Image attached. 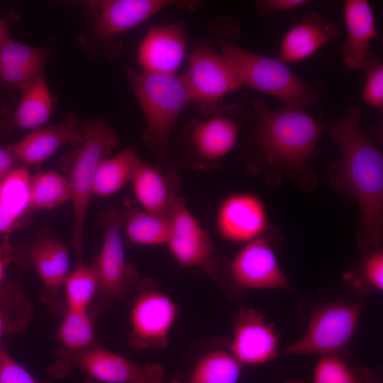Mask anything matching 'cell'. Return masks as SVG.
Wrapping results in <instances>:
<instances>
[{
    "label": "cell",
    "mask_w": 383,
    "mask_h": 383,
    "mask_svg": "<svg viewBox=\"0 0 383 383\" xmlns=\"http://www.w3.org/2000/svg\"><path fill=\"white\" fill-rule=\"evenodd\" d=\"M362 109L350 105L330 128L340 157L329 168L334 188L355 199L359 208L358 242L364 250H380L383 232V155L363 131Z\"/></svg>",
    "instance_id": "obj_1"
},
{
    "label": "cell",
    "mask_w": 383,
    "mask_h": 383,
    "mask_svg": "<svg viewBox=\"0 0 383 383\" xmlns=\"http://www.w3.org/2000/svg\"><path fill=\"white\" fill-rule=\"evenodd\" d=\"M255 115L250 158L271 184L281 174L295 179L301 188L313 189L316 179L309 165L318 153L322 127L304 108L287 106L272 110L263 101H252Z\"/></svg>",
    "instance_id": "obj_2"
},
{
    "label": "cell",
    "mask_w": 383,
    "mask_h": 383,
    "mask_svg": "<svg viewBox=\"0 0 383 383\" xmlns=\"http://www.w3.org/2000/svg\"><path fill=\"white\" fill-rule=\"evenodd\" d=\"M238 32L233 24L212 30L219 52L231 63L242 87L273 96L287 106L318 105V94L311 83L297 76L279 57L262 55L234 43Z\"/></svg>",
    "instance_id": "obj_3"
},
{
    "label": "cell",
    "mask_w": 383,
    "mask_h": 383,
    "mask_svg": "<svg viewBox=\"0 0 383 383\" xmlns=\"http://www.w3.org/2000/svg\"><path fill=\"white\" fill-rule=\"evenodd\" d=\"M125 72L145 120L143 140L157 154L170 148V135L184 109L190 103L182 76L135 71Z\"/></svg>",
    "instance_id": "obj_4"
},
{
    "label": "cell",
    "mask_w": 383,
    "mask_h": 383,
    "mask_svg": "<svg viewBox=\"0 0 383 383\" xmlns=\"http://www.w3.org/2000/svg\"><path fill=\"white\" fill-rule=\"evenodd\" d=\"M82 133L81 143L65 159L64 174L71 188L74 212L72 247L78 262H82L84 226L97 168L119 145L117 133L104 118L82 124Z\"/></svg>",
    "instance_id": "obj_5"
},
{
    "label": "cell",
    "mask_w": 383,
    "mask_h": 383,
    "mask_svg": "<svg viewBox=\"0 0 383 383\" xmlns=\"http://www.w3.org/2000/svg\"><path fill=\"white\" fill-rule=\"evenodd\" d=\"M252 110L238 103L220 105L208 114L194 118L184 128L189 155L196 161H221L236 146L241 129L253 122Z\"/></svg>",
    "instance_id": "obj_6"
},
{
    "label": "cell",
    "mask_w": 383,
    "mask_h": 383,
    "mask_svg": "<svg viewBox=\"0 0 383 383\" xmlns=\"http://www.w3.org/2000/svg\"><path fill=\"white\" fill-rule=\"evenodd\" d=\"M182 77L190 102L199 106L201 115L211 112L226 95L242 87L231 63L204 39L194 48Z\"/></svg>",
    "instance_id": "obj_7"
},
{
    "label": "cell",
    "mask_w": 383,
    "mask_h": 383,
    "mask_svg": "<svg viewBox=\"0 0 383 383\" xmlns=\"http://www.w3.org/2000/svg\"><path fill=\"white\" fill-rule=\"evenodd\" d=\"M124 221L123 210L117 208L102 212L98 218L104 235L93 264L98 281L97 294L106 302L123 299L138 279L136 268L126 257L122 237Z\"/></svg>",
    "instance_id": "obj_8"
},
{
    "label": "cell",
    "mask_w": 383,
    "mask_h": 383,
    "mask_svg": "<svg viewBox=\"0 0 383 383\" xmlns=\"http://www.w3.org/2000/svg\"><path fill=\"white\" fill-rule=\"evenodd\" d=\"M360 303L335 301L316 309L305 334L279 351V355L338 354L351 340L361 313Z\"/></svg>",
    "instance_id": "obj_9"
},
{
    "label": "cell",
    "mask_w": 383,
    "mask_h": 383,
    "mask_svg": "<svg viewBox=\"0 0 383 383\" xmlns=\"http://www.w3.org/2000/svg\"><path fill=\"white\" fill-rule=\"evenodd\" d=\"M71 365L104 383H160L164 375L158 363L140 365L96 344L78 351L60 352L52 369L53 375L64 376Z\"/></svg>",
    "instance_id": "obj_10"
},
{
    "label": "cell",
    "mask_w": 383,
    "mask_h": 383,
    "mask_svg": "<svg viewBox=\"0 0 383 383\" xmlns=\"http://www.w3.org/2000/svg\"><path fill=\"white\" fill-rule=\"evenodd\" d=\"M11 261L36 273L43 285L42 299L52 305L70 274L68 246L48 228L11 248Z\"/></svg>",
    "instance_id": "obj_11"
},
{
    "label": "cell",
    "mask_w": 383,
    "mask_h": 383,
    "mask_svg": "<svg viewBox=\"0 0 383 383\" xmlns=\"http://www.w3.org/2000/svg\"><path fill=\"white\" fill-rule=\"evenodd\" d=\"M197 1L100 0L87 2L94 14L91 34L100 43L112 44L121 34L138 26L156 13L172 6L192 11Z\"/></svg>",
    "instance_id": "obj_12"
},
{
    "label": "cell",
    "mask_w": 383,
    "mask_h": 383,
    "mask_svg": "<svg viewBox=\"0 0 383 383\" xmlns=\"http://www.w3.org/2000/svg\"><path fill=\"white\" fill-rule=\"evenodd\" d=\"M169 235L165 245L182 267H201L209 273L214 265V245L206 231L179 196L168 212Z\"/></svg>",
    "instance_id": "obj_13"
},
{
    "label": "cell",
    "mask_w": 383,
    "mask_h": 383,
    "mask_svg": "<svg viewBox=\"0 0 383 383\" xmlns=\"http://www.w3.org/2000/svg\"><path fill=\"white\" fill-rule=\"evenodd\" d=\"M178 313L175 302L167 294L145 289L136 296L130 312V341L135 349L163 348Z\"/></svg>",
    "instance_id": "obj_14"
},
{
    "label": "cell",
    "mask_w": 383,
    "mask_h": 383,
    "mask_svg": "<svg viewBox=\"0 0 383 383\" xmlns=\"http://www.w3.org/2000/svg\"><path fill=\"white\" fill-rule=\"evenodd\" d=\"M229 273L239 287L248 289H288L271 241L265 235L244 244L232 259Z\"/></svg>",
    "instance_id": "obj_15"
},
{
    "label": "cell",
    "mask_w": 383,
    "mask_h": 383,
    "mask_svg": "<svg viewBox=\"0 0 383 383\" xmlns=\"http://www.w3.org/2000/svg\"><path fill=\"white\" fill-rule=\"evenodd\" d=\"M216 230L221 238L245 244L265 235L268 228L266 208L261 199L250 192L226 196L216 213Z\"/></svg>",
    "instance_id": "obj_16"
},
{
    "label": "cell",
    "mask_w": 383,
    "mask_h": 383,
    "mask_svg": "<svg viewBox=\"0 0 383 383\" xmlns=\"http://www.w3.org/2000/svg\"><path fill=\"white\" fill-rule=\"evenodd\" d=\"M278 336L259 311L244 308L238 313L230 353L242 365H260L279 355Z\"/></svg>",
    "instance_id": "obj_17"
},
{
    "label": "cell",
    "mask_w": 383,
    "mask_h": 383,
    "mask_svg": "<svg viewBox=\"0 0 383 383\" xmlns=\"http://www.w3.org/2000/svg\"><path fill=\"white\" fill-rule=\"evenodd\" d=\"M187 49V38L183 25H156L149 29L141 41L137 60L142 71L176 74L184 60Z\"/></svg>",
    "instance_id": "obj_18"
},
{
    "label": "cell",
    "mask_w": 383,
    "mask_h": 383,
    "mask_svg": "<svg viewBox=\"0 0 383 383\" xmlns=\"http://www.w3.org/2000/svg\"><path fill=\"white\" fill-rule=\"evenodd\" d=\"M82 139V124L70 113L63 122L33 130L9 145L20 164L28 167L41 165L63 145L77 146Z\"/></svg>",
    "instance_id": "obj_19"
},
{
    "label": "cell",
    "mask_w": 383,
    "mask_h": 383,
    "mask_svg": "<svg viewBox=\"0 0 383 383\" xmlns=\"http://www.w3.org/2000/svg\"><path fill=\"white\" fill-rule=\"evenodd\" d=\"M340 36L338 27L317 13H308L284 35L279 45V57L289 65L306 60L328 43Z\"/></svg>",
    "instance_id": "obj_20"
},
{
    "label": "cell",
    "mask_w": 383,
    "mask_h": 383,
    "mask_svg": "<svg viewBox=\"0 0 383 383\" xmlns=\"http://www.w3.org/2000/svg\"><path fill=\"white\" fill-rule=\"evenodd\" d=\"M347 39L341 55L350 70H360L370 54L372 43L379 38L372 8L366 0H347L343 4Z\"/></svg>",
    "instance_id": "obj_21"
},
{
    "label": "cell",
    "mask_w": 383,
    "mask_h": 383,
    "mask_svg": "<svg viewBox=\"0 0 383 383\" xmlns=\"http://www.w3.org/2000/svg\"><path fill=\"white\" fill-rule=\"evenodd\" d=\"M30 176L28 168L20 165L0 181V243L8 242L9 235L25 226L31 216Z\"/></svg>",
    "instance_id": "obj_22"
},
{
    "label": "cell",
    "mask_w": 383,
    "mask_h": 383,
    "mask_svg": "<svg viewBox=\"0 0 383 383\" xmlns=\"http://www.w3.org/2000/svg\"><path fill=\"white\" fill-rule=\"evenodd\" d=\"M174 179L157 165L140 159L130 182L135 202L147 211L167 216L178 196Z\"/></svg>",
    "instance_id": "obj_23"
},
{
    "label": "cell",
    "mask_w": 383,
    "mask_h": 383,
    "mask_svg": "<svg viewBox=\"0 0 383 383\" xmlns=\"http://www.w3.org/2000/svg\"><path fill=\"white\" fill-rule=\"evenodd\" d=\"M46 61L43 49L9 40L0 47V90L20 91L43 72Z\"/></svg>",
    "instance_id": "obj_24"
},
{
    "label": "cell",
    "mask_w": 383,
    "mask_h": 383,
    "mask_svg": "<svg viewBox=\"0 0 383 383\" xmlns=\"http://www.w3.org/2000/svg\"><path fill=\"white\" fill-rule=\"evenodd\" d=\"M20 92L11 123L22 131H33L45 126L50 119L53 100L43 72L33 78Z\"/></svg>",
    "instance_id": "obj_25"
},
{
    "label": "cell",
    "mask_w": 383,
    "mask_h": 383,
    "mask_svg": "<svg viewBox=\"0 0 383 383\" xmlns=\"http://www.w3.org/2000/svg\"><path fill=\"white\" fill-rule=\"evenodd\" d=\"M123 231L133 244L143 246L165 245L169 235L167 216L147 211L135 201L124 202Z\"/></svg>",
    "instance_id": "obj_26"
},
{
    "label": "cell",
    "mask_w": 383,
    "mask_h": 383,
    "mask_svg": "<svg viewBox=\"0 0 383 383\" xmlns=\"http://www.w3.org/2000/svg\"><path fill=\"white\" fill-rule=\"evenodd\" d=\"M140 160L133 148L104 159L96 170L93 195L106 198L118 192L131 182Z\"/></svg>",
    "instance_id": "obj_27"
},
{
    "label": "cell",
    "mask_w": 383,
    "mask_h": 383,
    "mask_svg": "<svg viewBox=\"0 0 383 383\" xmlns=\"http://www.w3.org/2000/svg\"><path fill=\"white\" fill-rule=\"evenodd\" d=\"M71 199L67 177L55 170L39 171L30 176L29 211L53 210Z\"/></svg>",
    "instance_id": "obj_28"
},
{
    "label": "cell",
    "mask_w": 383,
    "mask_h": 383,
    "mask_svg": "<svg viewBox=\"0 0 383 383\" xmlns=\"http://www.w3.org/2000/svg\"><path fill=\"white\" fill-rule=\"evenodd\" d=\"M241 367L242 365L230 351L213 350L196 363L189 383H238Z\"/></svg>",
    "instance_id": "obj_29"
},
{
    "label": "cell",
    "mask_w": 383,
    "mask_h": 383,
    "mask_svg": "<svg viewBox=\"0 0 383 383\" xmlns=\"http://www.w3.org/2000/svg\"><path fill=\"white\" fill-rule=\"evenodd\" d=\"M57 336L64 351H78L96 344L89 310L66 309Z\"/></svg>",
    "instance_id": "obj_30"
},
{
    "label": "cell",
    "mask_w": 383,
    "mask_h": 383,
    "mask_svg": "<svg viewBox=\"0 0 383 383\" xmlns=\"http://www.w3.org/2000/svg\"><path fill=\"white\" fill-rule=\"evenodd\" d=\"M31 305L16 284H5L0 291V344L6 335L25 328Z\"/></svg>",
    "instance_id": "obj_31"
},
{
    "label": "cell",
    "mask_w": 383,
    "mask_h": 383,
    "mask_svg": "<svg viewBox=\"0 0 383 383\" xmlns=\"http://www.w3.org/2000/svg\"><path fill=\"white\" fill-rule=\"evenodd\" d=\"M64 290L66 309L86 310L98 291V281L93 262H78L77 267L67 275Z\"/></svg>",
    "instance_id": "obj_32"
},
{
    "label": "cell",
    "mask_w": 383,
    "mask_h": 383,
    "mask_svg": "<svg viewBox=\"0 0 383 383\" xmlns=\"http://www.w3.org/2000/svg\"><path fill=\"white\" fill-rule=\"evenodd\" d=\"M313 383H364L338 354L321 355L313 372Z\"/></svg>",
    "instance_id": "obj_33"
},
{
    "label": "cell",
    "mask_w": 383,
    "mask_h": 383,
    "mask_svg": "<svg viewBox=\"0 0 383 383\" xmlns=\"http://www.w3.org/2000/svg\"><path fill=\"white\" fill-rule=\"evenodd\" d=\"M360 70L366 76L362 91V101L374 108L382 109L383 65L379 56L370 52Z\"/></svg>",
    "instance_id": "obj_34"
},
{
    "label": "cell",
    "mask_w": 383,
    "mask_h": 383,
    "mask_svg": "<svg viewBox=\"0 0 383 383\" xmlns=\"http://www.w3.org/2000/svg\"><path fill=\"white\" fill-rule=\"evenodd\" d=\"M0 383H41L0 344Z\"/></svg>",
    "instance_id": "obj_35"
},
{
    "label": "cell",
    "mask_w": 383,
    "mask_h": 383,
    "mask_svg": "<svg viewBox=\"0 0 383 383\" xmlns=\"http://www.w3.org/2000/svg\"><path fill=\"white\" fill-rule=\"evenodd\" d=\"M362 274L370 287L383 290V253L380 250H368L362 262Z\"/></svg>",
    "instance_id": "obj_36"
},
{
    "label": "cell",
    "mask_w": 383,
    "mask_h": 383,
    "mask_svg": "<svg viewBox=\"0 0 383 383\" xmlns=\"http://www.w3.org/2000/svg\"><path fill=\"white\" fill-rule=\"evenodd\" d=\"M309 3L307 0H260L255 6L260 15L277 11H287L301 7Z\"/></svg>",
    "instance_id": "obj_37"
},
{
    "label": "cell",
    "mask_w": 383,
    "mask_h": 383,
    "mask_svg": "<svg viewBox=\"0 0 383 383\" xmlns=\"http://www.w3.org/2000/svg\"><path fill=\"white\" fill-rule=\"evenodd\" d=\"M21 165L9 145L0 146V181L16 167Z\"/></svg>",
    "instance_id": "obj_38"
},
{
    "label": "cell",
    "mask_w": 383,
    "mask_h": 383,
    "mask_svg": "<svg viewBox=\"0 0 383 383\" xmlns=\"http://www.w3.org/2000/svg\"><path fill=\"white\" fill-rule=\"evenodd\" d=\"M9 242L0 244V291L4 286L6 279V267L11 261Z\"/></svg>",
    "instance_id": "obj_39"
},
{
    "label": "cell",
    "mask_w": 383,
    "mask_h": 383,
    "mask_svg": "<svg viewBox=\"0 0 383 383\" xmlns=\"http://www.w3.org/2000/svg\"><path fill=\"white\" fill-rule=\"evenodd\" d=\"M10 39L6 21L0 18V47Z\"/></svg>",
    "instance_id": "obj_40"
},
{
    "label": "cell",
    "mask_w": 383,
    "mask_h": 383,
    "mask_svg": "<svg viewBox=\"0 0 383 383\" xmlns=\"http://www.w3.org/2000/svg\"><path fill=\"white\" fill-rule=\"evenodd\" d=\"M284 383H306V382L301 380L294 379V380L287 381Z\"/></svg>",
    "instance_id": "obj_41"
},
{
    "label": "cell",
    "mask_w": 383,
    "mask_h": 383,
    "mask_svg": "<svg viewBox=\"0 0 383 383\" xmlns=\"http://www.w3.org/2000/svg\"><path fill=\"white\" fill-rule=\"evenodd\" d=\"M85 383H96V382L93 380L89 379V380H87Z\"/></svg>",
    "instance_id": "obj_42"
},
{
    "label": "cell",
    "mask_w": 383,
    "mask_h": 383,
    "mask_svg": "<svg viewBox=\"0 0 383 383\" xmlns=\"http://www.w3.org/2000/svg\"><path fill=\"white\" fill-rule=\"evenodd\" d=\"M160 383H162V382H160ZM172 383H181V382H178V381H174V382H172Z\"/></svg>",
    "instance_id": "obj_43"
}]
</instances>
